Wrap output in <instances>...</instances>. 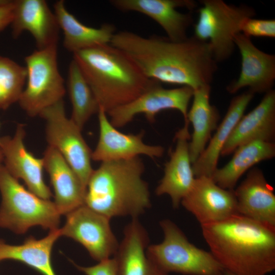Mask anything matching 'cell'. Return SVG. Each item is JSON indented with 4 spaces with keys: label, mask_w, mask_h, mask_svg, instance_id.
Segmentation results:
<instances>
[{
    "label": "cell",
    "mask_w": 275,
    "mask_h": 275,
    "mask_svg": "<svg viewBox=\"0 0 275 275\" xmlns=\"http://www.w3.org/2000/svg\"><path fill=\"white\" fill-rule=\"evenodd\" d=\"M189 124L188 120L184 121L183 127L176 132L175 148L170 154L165 164L163 176L155 189L157 196L169 195L174 208L179 207L196 178L189 156Z\"/></svg>",
    "instance_id": "cell-17"
},
{
    "label": "cell",
    "mask_w": 275,
    "mask_h": 275,
    "mask_svg": "<svg viewBox=\"0 0 275 275\" xmlns=\"http://www.w3.org/2000/svg\"><path fill=\"white\" fill-rule=\"evenodd\" d=\"M25 136L24 125L18 124L13 136L0 137L3 165L14 178L22 180L30 191L42 199L50 200L52 194L44 180L43 159L27 150Z\"/></svg>",
    "instance_id": "cell-12"
},
{
    "label": "cell",
    "mask_w": 275,
    "mask_h": 275,
    "mask_svg": "<svg viewBox=\"0 0 275 275\" xmlns=\"http://www.w3.org/2000/svg\"><path fill=\"white\" fill-rule=\"evenodd\" d=\"M181 204L201 225L220 222L238 214L234 189L223 188L206 176L195 178Z\"/></svg>",
    "instance_id": "cell-13"
},
{
    "label": "cell",
    "mask_w": 275,
    "mask_h": 275,
    "mask_svg": "<svg viewBox=\"0 0 275 275\" xmlns=\"http://www.w3.org/2000/svg\"><path fill=\"white\" fill-rule=\"evenodd\" d=\"M74 266L86 275H118L115 258H108L92 266L84 267L73 263Z\"/></svg>",
    "instance_id": "cell-31"
},
{
    "label": "cell",
    "mask_w": 275,
    "mask_h": 275,
    "mask_svg": "<svg viewBox=\"0 0 275 275\" xmlns=\"http://www.w3.org/2000/svg\"><path fill=\"white\" fill-rule=\"evenodd\" d=\"M0 228L23 234L30 228L41 226L52 230L59 228L61 214L55 204L26 189L0 167Z\"/></svg>",
    "instance_id": "cell-5"
},
{
    "label": "cell",
    "mask_w": 275,
    "mask_h": 275,
    "mask_svg": "<svg viewBox=\"0 0 275 275\" xmlns=\"http://www.w3.org/2000/svg\"><path fill=\"white\" fill-rule=\"evenodd\" d=\"M254 94L247 91L234 97L229 104L227 113L217 127L216 132L209 141L206 148L192 164L195 178L212 177L217 169V162L222 149L236 125L253 99Z\"/></svg>",
    "instance_id": "cell-23"
},
{
    "label": "cell",
    "mask_w": 275,
    "mask_h": 275,
    "mask_svg": "<svg viewBox=\"0 0 275 275\" xmlns=\"http://www.w3.org/2000/svg\"><path fill=\"white\" fill-rule=\"evenodd\" d=\"M240 33L250 38L252 36L274 38L275 20L247 18L241 24Z\"/></svg>",
    "instance_id": "cell-30"
},
{
    "label": "cell",
    "mask_w": 275,
    "mask_h": 275,
    "mask_svg": "<svg viewBox=\"0 0 275 275\" xmlns=\"http://www.w3.org/2000/svg\"><path fill=\"white\" fill-rule=\"evenodd\" d=\"M224 275H236L227 270L224 271Z\"/></svg>",
    "instance_id": "cell-34"
},
{
    "label": "cell",
    "mask_w": 275,
    "mask_h": 275,
    "mask_svg": "<svg viewBox=\"0 0 275 275\" xmlns=\"http://www.w3.org/2000/svg\"><path fill=\"white\" fill-rule=\"evenodd\" d=\"M275 136V91L265 93L260 102L239 120L224 146L221 155H230L250 141L262 140L273 142Z\"/></svg>",
    "instance_id": "cell-21"
},
{
    "label": "cell",
    "mask_w": 275,
    "mask_h": 275,
    "mask_svg": "<svg viewBox=\"0 0 275 275\" xmlns=\"http://www.w3.org/2000/svg\"><path fill=\"white\" fill-rule=\"evenodd\" d=\"M3 164V156L2 151L0 149V167Z\"/></svg>",
    "instance_id": "cell-33"
},
{
    "label": "cell",
    "mask_w": 275,
    "mask_h": 275,
    "mask_svg": "<svg viewBox=\"0 0 275 275\" xmlns=\"http://www.w3.org/2000/svg\"><path fill=\"white\" fill-rule=\"evenodd\" d=\"M61 236L60 228L50 230L45 237L37 239L27 238L19 245H11L0 240V261L13 260L21 262L42 275H57L51 263L54 243Z\"/></svg>",
    "instance_id": "cell-27"
},
{
    "label": "cell",
    "mask_w": 275,
    "mask_h": 275,
    "mask_svg": "<svg viewBox=\"0 0 275 275\" xmlns=\"http://www.w3.org/2000/svg\"><path fill=\"white\" fill-rule=\"evenodd\" d=\"M67 89L72 108L70 118L82 130L91 116L98 113L99 105L73 59L68 68Z\"/></svg>",
    "instance_id": "cell-28"
},
{
    "label": "cell",
    "mask_w": 275,
    "mask_h": 275,
    "mask_svg": "<svg viewBox=\"0 0 275 275\" xmlns=\"http://www.w3.org/2000/svg\"><path fill=\"white\" fill-rule=\"evenodd\" d=\"M211 253L236 275H267L275 270V228L239 214L201 225Z\"/></svg>",
    "instance_id": "cell-2"
},
{
    "label": "cell",
    "mask_w": 275,
    "mask_h": 275,
    "mask_svg": "<svg viewBox=\"0 0 275 275\" xmlns=\"http://www.w3.org/2000/svg\"><path fill=\"white\" fill-rule=\"evenodd\" d=\"M14 7L15 1L0 0V32L11 24Z\"/></svg>",
    "instance_id": "cell-32"
},
{
    "label": "cell",
    "mask_w": 275,
    "mask_h": 275,
    "mask_svg": "<svg viewBox=\"0 0 275 275\" xmlns=\"http://www.w3.org/2000/svg\"><path fill=\"white\" fill-rule=\"evenodd\" d=\"M110 44L127 54L145 76L160 82L194 90L210 85L217 68L208 42L194 36L175 41L122 31L115 33Z\"/></svg>",
    "instance_id": "cell-1"
},
{
    "label": "cell",
    "mask_w": 275,
    "mask_h": 275,
    "mask_svg": "<svg viewBox=\"0 0 275 275\" xmlns=\"http://www.w3.org/2000/svg\"><path fill=\"white\" fill-rule=\"evenodd\" d=\"M210 85H204L194 90L192 105L187 113V119L193 127L189 142L191 164L206 148L219 119L217 109L210 103Z\"/></svg>",
    "instance_id": "cell-25"
},
{
    "label": "cell",
    "mask_w": 275,
    "mask_h": 275,
    "mask_svg": "<svg viewBox=\"0 0 275 275\" xmlns=\"http://www.w3.org/2000/svg\"><path fill=\"white\" fill-rule=\"evenodd\" d=\"M57 55V45H53L37 49L24 59L26 84L18 102L30 117L39 116L44 109L63 100L66 88Z\"/></svg>",
    "instance_id": "cell-8"
},
{
    "label": "cell",
    "mask_w": 275,
    "mask_h": 275,
    "mask_svg": "<svg viewBox=\"0 0 275 275\" xmlns=\"http://www.w3.org/2000/svg\"><path fill=\"white\" fill-rule=\"evenodd\" d=\"M39 116L45 121L48 146L62 155L86 189L93 171L92 151L84 140L81 130L67 117L63 100L44 109Z\"/></svg>",
    "instance_id": "cell-9"
},
{
    "label": "cell",
    "mask_w": 275,
    "mask_h": 275,
    "mask_svg": "<svg viewBox=\"0 0 275 275\" xmlns=\"http://www.w3.org/2000/svg\"><path fill=\"white\" fill-rule=\"evenodd\" d=\"M158 81L133 100L108 112L111 123L116 128L124 126L139 114H143L150 123L162 111L173 109L179 111L187 121L188 107L194 90L187 86L166 89Z\"/></svg>",
    "instance_id": "cell-11"
},
{
    "label": "cell",
    "mask_w": 275,
    "mask_h": 275,
    "mask_svg": "<svg viewBox=\"0 0 275 275\" xmlns=\"http://www.w3.org/2000/svg\"><path fill=\"white\" fill-rule=\"evenodd\" d=\"M111 4L122 11L143 14L156 22L167 37L175 41L186 39L187 30L193 22L190 13H183L177 8L194 10L197 3L191 0H112Z\"/></svg>",
    "instance_id": "cell-16"
},
{
    "label": "cell",
    "mask_w": 275,
    "mask_h": 275,
    "mask_svg": "<svg viewBox=\"0 0 275 275\" xmlns=\"http://www.w3.org/2000/svg\"><path fill=\"white\" fill-rule=\"evenodd\" d=\"M97 114L99 135L92 152V160L102 162L129 159L141 155L154 158L163 154L164 149L162 146L144 142L143 131L136 134L124 133L111 123L106 113L100 106Z\"/></svg>",
    "instance_id": "cell-14"
},
{
    "label": "cell",
    "mask_w": 275,
    "mask_h": 275,
    "mask_svg": "<svg viewBox=\"0 0 275 275\" xmlns=\"http://www.w3.org/2000/svg\"><path fill=\"white\" fill-rule=\"evenodd\" d=\"M144 171L139 156L102 162L89 178L84 205L110 219L138 218L151 206L148 185L142 178Z\"/></svg>",
    "instance_id": "cell-4"
},
{
    "label": "cell",
    "mask_w": 275,
    "mask_h": 275,
    "mask_svg": "<svg viewBox=\"0 0 275 275\" xmlns=\"http://www.w3.org/2000/svg\"><path fill=\"white\" fill-rule=\"evenodd\" d=\"M26 80L25 67L0 55V109H7L18 101Z\"/></svg>",
    "instance_id": "cell-29"
},
{
    "label": "cell",
    "mask_w": 275,
    "mask_h": 275,
    "mask_svg": "<svg viewBox=\"0 0 275 275\" xmlns=\"http://www.w3.org/2000/svg\"><path fill=\"white\" fill-rule=\"evenodd\" d=\"M73 57L106 113L133 100L158 82L145 76L127 54L111 44L75 52Z\"/></svg>",
    "instance_id": "cell-3"
},
{
    "label": "cell",
    "mask_w": 275,
    "mask_h": 275,
    "mask_svg": "<svg viewBox=\"0 0 275 275\" xmlns=\"http://www.w3.org/2000/svg\"><path fill=\"white\" fill-rule=\"evenodd\" d=\"M42 159L53 189V202L60 213L66 215L84 205L86 189L62 155L47 146Z\"/></svg>",
    "instance_id": "cell-20"
},
{
    "label": "cell",
    "mask_w": 275,
    "mask_h": 275,
    "mask_svg": "<svg viewBox=\"0 0 275 275\" xmlns=\"http://www.w3.org/2000/svg\"><path fill=\"white\" fill-rule=\"evenodd\" d=\"M11 25L13 38L28 31L34 37L38 49L58 44L60 29L54 12L45 1H15Z\"/></svg>",
    "instance_id": "cell-18"
},
{
    "label": "cell",
    "mask_w": 275,
    "mask_h": 275,
    "mask_svg": "<svg viewBox=\"0 0 275 275\" xmlns=\"http://www.w3.org/2000/svg\"><path fill=\"white\" fill-rule=\"evenodd\" d=\"M61 236L81 244L99 262L115 255L119 243L110 225V218L82 205L66 215Z\"/></svg>",
    "instance_id": "cell-10"
},
{
    "label": "cell",
    "mask_w": 275,
    "mask_h": 275,
    "mask_svg": "<svg viewBox=\"0 0 275 275\" xmlns=\"http://www.w3.org/2000/svg\"><path fill=\"white\" fill-rule=\"evenodd\" d=\"M234 190L239 214L275 228L274 190L260 169H251Z\"/></svg>",
    "instance_id": "cell-19"
},
{
    "label": "cell",
    "mask_w": 275,
    "mask_h": 275,
    "mask_svg": "<svg viewBox=\"0 0 275 275\" xmlns=\"http://www.w3.org/2000/svg\"><path fill=\"white\" fill-rule=\"evenodd\" d=\"M234 41L241 55V67L239 77L227 86V91L235 94L249 88L255 94L272 90L275 80V56L258 49L251 38L241 33L234 35Z\"/></svg>",
    "instance_id": "cell-15"
},
{
    "label": "cell",
    "mask_w": 275,
    "mask_h": 275,
    "mask_svg": "<svg viewBox=\"0 0 275 275\" xmlns=\"http://www.w3.org/2000/svg\"><path fill=\"white\" fill-rule=\"evenodd\" d=\"M231 159L223 167L217 168L212 178L220 187L233 190L240 178L253 166L275 156V144L255 140L238 147Z\"/></svg>",
    "instance_id": "cell-26"
},
{
    "label": "cell",
    "mask_w": 275,
    "mask_h": 275,
    "mask_svg": "<svg viewBox=\"0 0 275 275\" xmlns=\"http://www.w3.org/2000/svg\"><path fill=\"white\" fill-rule=\"evenodd\" d=\"M194 24L198 39L208 42L217 63L229 59L234 48V35L240 33V26L246 18L256 15L251 7L228 4L222 0H202Z\"/></svg>",
    "instance_id": "cell-7"
},
{
    "label": "cell",
    "mask_w": 275,
    "mask_h": 275,
    "mask_svg": "<svg viewBox=\"0 0 275 275\" xmlns=\"http://www.w3.org/2000/svg\"><path fill=\"white\" fill-rule=\"evenodd\" d=\"M0 127H1V123H0Z\"/></svg>",
    "instance_id": "cell-35"
},
{
    "label": "cell",
    "mask_w": 275,
    "mask_h": 275,
    "mask_svg": "<svg viewBox=\"0 0 275 275\" xmlns=\"http://www.w3.org/2000/svg\"><path fill=\"white\" fill-rule=\"evenodd\" d=\"M54 13L60 30L64 33V47L73 53L97 46L110 44L115 34V26L104 23L98 28L86 25L66 8L64 1H57Z\"/></svg>",
    "instance_id": "cell-24"
},
{
    "label": "cell",
    "mask_w": 275,
    "mask_h": 275,
    "mask_svg": "<svg viewBox=\"0 0 275 275\" xmlns=\"http://www.w3.org/2000/svg\"><path fill=\"white\" fill-rule=\"evenodd\" d=\"M164 238L158 244L148 245V257L169 273L185 275H224V269L210 252L189 242L182 230L172 221L159 223Z\"/></svg>",
    "instance_id": "cell-6"
},
{
    "label": "cell",
    "mask_w": 275,
    "mask_h": 275,
    "mask_svg": "<svg viewBox=\"0 0 275 275\" xmlns=\"http://www.w3.org/2000/svg\"><path fill=\"white\" fill-rule=\"evenodd\" d=\"M149 240L145 228L137 218H132L114 255L118 275H169L148 256Z\"/></svg>",
    "instance_id": "cell-22"
}]
</instances>
